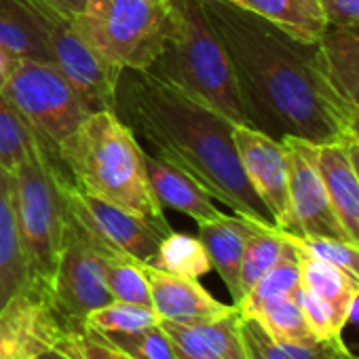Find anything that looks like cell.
Masks as SVG:
<instances>
[{
    "label": "cell",
    "instance_id": "cell-29",
    "mask_svg": "<svg viewBox=\"0 0 359 359\" xmlns=\"http://www.w3.org/2000/svg\"><path fill=\"white\" fill-rule=\"evenodd\" d=\"M248 317L258 321L262 325V330L275 340L302 342V340H313L315 338L309 323H306V317H304L298 300L294 298V294L273 298V300L264 302L262 306H258Z\"/></svg>",
    "mask_w": 359,
    "mask_h": 359
},
{
    "label": "cell",
    "instance_id": "cell-5",
    "mask_svg": "<svg viewBox=\"0 0 359 359\" xmlns=\"http://www.w3.org/2000/svg\"><path fill=\"white\" fill-rule=\"evenodd\" d=\"M66 175L68 173L60 158L43 142H39L24 163L11 173L30 285L45 294L51 287L62 245Z\"/></svg>",
    "mask_w": 359,
    "mask_h": 359
},
{
    "label": "cell",
    "instance_id": "cell-2",
    "mask_svg": "<svg viewBox=\"0 0 359 359\" xmlns=\"http://www.w3.org/2000/svg\"><path fill=\"white\" fill-rule=\"evenodd\" d=\"M116 114L154 154L191 173L212 199L237 216L275 226L243 171L231 118L146 70L129 68L118 76Z\"/></svg>",
    "mask_w": 359,
    "mask_h": 359
},
{
    "label": "cell",
    "instance_id": "cell-9",
    "mask_svg": "<svg viewBox=\"0 0 359 359\" xmlns=\"http://www.w3.org/2000/svg\"><path fill=\"white\" fill-rule=\"evenodd\" d=\"M39 24L51 62L64 72L91 112H116V85L123 70L110 66L81 34L74 20L51 0H24Z\"/></svg>",
    "mask_w": 359,
    "mask_h": 359
},
{
    "label": "cell",
    "instance_id": "cell-16",
    "mask_svg": "<svg viewBox=\"0 0 359 359\" xmlns=\"http://www.w3.org/2000/svg\"><path fill=\"white\" fill-rule=\"evenodd\" d=\"M144 163H146V173L150 180L154 199L163 210L169 208L173 212L191 216L195 222H205L222 216V212L214 205L212 195L191 173L169 163L167 158L146 150H144Z\"/></svg>",
    "mask_w": 359,
    "mask_h": 359
},
{
    "label": "cell",
    "instance_id": "cell-3",
    "mask_svg": "<svg viewBox=\"0 0 359 359\" xmlns=\"http://www.w3.org/2000/svg\"><path fill=\"white\" fill-rule=\"evenodd\" d=\"M57 158L81 191L137 214L163 237L171 233L150 187L144 148L116 112H91L60 144Z\"/></svg>",
    "mask_w": 359,
    "mask_h": 359
},
{
    "label": "cell",
    "instance_id": "cell-28",
    "mask_svg": "<svg viewBox=\"0 0 359 359\" xmlns=\"http://www.w3.org/2000/svg\"><path fill=\"white\" fill-rule=\"evenodd\" d=\"M39 135L15 104L0 93V167L13 173L39 144Z\"/></svg>",
    "mask_w": 359,
    "mask_h": 359
},
{
    "label": "cell",
    "instance_id": "cell-17",
    "mask_svg": "<svg viewBox=\"0 0 359 359\" xmlns=\"http://www.w3.org/2000/svg\"><path fill=\"white\" fill-rule=\"evenodd\" d=\"M315 163L346 239L359 245V175L348 158L344 142L315 144Z\"/></svg>",
    "mask_w": 359,
    "mask_h": 359
},
{
    "label": "cell",
    "instance_id": "cell-20",
    "mask_svg": "<svg viewBox=\"0 0 359 359\" xmlns=\"http://www.w3.org/2000/svg\"><path fill=\"white\" fill-rule=\"evenodd\" d=\"M235 5L304 43H319L330 28L321 0H235Z\"/></svg>",
    "mask_w": 359,
    "mask_h": 359
},
{
    "label": "cell",
    "instance_id": "cell-45",
    "mask_svg": "<svg viewBox=\"0 0 359 359\" xmlns=\"http://www.w3.org/2000/svg\"><path fill=\"white\" fill-rule=\"evenodd\" d=\"M229 3H235V0H229Z\"/></svg>",
    "mask_w": 359,
    "mask_h": 359
},
{
    "label": "cell",
    "instance_id": "cell-13",
    "mask_svg": "<svg viewBox=\"0 0 359 359\" xmlns=\"http://www.w3.org/2000/svg\"><path fill=\"white\" fill-rule=\"evenodd\" d=\"M64 197L68 208L121 254L142 264L152 262L163 235L144 218L102 197L81 191L68 175L64 180Z\"/></svg>",
    "mask_w": 359,
    "mask_h": 359
},
{
    "label": "cell",
    "instance_id": "cell-6",
    "mask_svg": "<svg viewBox=\"0 0 359 359\" xmlns=\"http://www.w3.org/2000/svg\"><path fill=\"white\" fill-rule=\"evenodd\" d=\"M74 24L116 70H148L167 34L169 0H87Z\"/></svg>",
    "mask_w": 359,
    "mask_h": 359
},
{
    "label": "cell",
    "instance_id": "cell-25",
    "mask_svg": "<svg viewBox=\"0 0 359 359\" xmlns=\"http://www.w3.org/2000/svg\"><path fill=\"white\" fill-rule=\"evenodd\" d=\"M300 281H302L300 256H298V250H296V245L292 243V239L287 235V248H285L283 256L279 258V262L271 271H266L258 279V283L235 306L243 317H248L258 306H262L264 302H269L273 298H279V296L294 294L300 287Z\"/></svg>",
    "mask_w": 359,
    "mask_h": 359
},
{
    "label": "cell",
    "instance_id": "cell-11",
    "mask_svg": "<svg viewBox=\"0 0 359 359\" xmlns=\"http://www.w3.org/2000/svg\"><path fill=\"white\" fill-rule=\"evenodd\" d=\"M64 336V321L39 287H26L0 311V359H39Z\"/></svg>",
    "mask_w": 359,
    "mask_h": 359
},
{
    "label": "cell",
    "instance_id": "cell-19",
    "mask_svg": "<svg viewBox=\"0 0 359 359\" xmlns=\"http://www.w3.org/2000/svg\"><path fill=\"white\" fill-rule=\"evenodd\" d=\"M26 287H30V277L15 212L13 182L11 173L0 167V311Z\"/></svg>",
    "mask_w": 359,
    "mask_h": 359
},
{
    "label": "cell",
    "instance_id": "cell-43",
    "mask_svg": "<svg viewBox=\"0 0 359 359\" xmlns=\"http://www.w3.org/2000/svg\"><path fill=\"white\" fill-rule=\"evenodd\" d=\"M39 359H72V357H70V355H66L62 348H57V346H55V348L47 351L45 355H41Z\"/></svg>",
    "mask_w": 359,
    "mask_h": 359
},
{
    "label": "cell",
    "instance_id": "cell-37",
    "mask_svg": "<svg viewBox=\"0 0 359 359\" xmlns=\"http://www.w3.org/2000/svg\"><path fill=\"white\" fill-rule=\"evenodd\" d=\"M18 60H20V57H18L15 53H11V51L5 49V47H0V89L5 87V83H7L9 76L13 74Z\"/></svg>",
    "mask_w": 359,
    "mask_h": 359
},
{
    "label": "cell",
    "instance_id": "cell-34",
    "mask_svg": "<svg viewBox=\"0 0 359 359\" xmlns=\"http://www.w3.org/2000/svg\"><path fill=\"white\" fill-rule=\"evenodd\" d=\"M290 239L298 248V252L342 269L348 277H353L359 283V245L357 243H351L346 239H325V237L300 239V237L290 235Z\"/></svg>",
    "mask_w": 359,
    "mask_h": 359
},
{
    "label": "cell",
    "instance_id": "cell-26",
    "mask_svg": "<svg viewBox=\"0 0 359 359\" xmlns=\"http://www.w3.org/2000/svg\"><path fill=\"white\" fill-rule=\"evenodd\" d=\"M150 266L171 273V275L191 277V279H201L203 275L212 271V262L208 258V252L201 239L187 235V233H175V231H171L169 235L161 239Z\"/></svg>",
    "mask_w": 359,
    "mask_h": 359
},
{
    "label": "cell",
    "instance_id": "cell-10",
    "mask_svg": "<svg viewBox=\"0 0 359 359\" xmlns=\"http://www.w3.org/2000/svg\"><path fill=\"white\" fill-rule=\"evenodd\" d=\"M290 171V231L300 239H346L323 187L315 163V144L283 137ZM348 241V239H346Z\"/></svg>",
    "mask_w": 359,
    "mask_h": 359
},
{
    "label": "cell",
    "instance_id": "cell-8",
    "mask_svg": "<svg viewBox=\"0 0 359 359\" xmlns=\"http://www.w3.org/2000/svg\"><path fill=\"white\" fill-rule=\"evenodd\" d=\"M0 93L15 104L55 156L60 144L91 114L74 85L51 62L20 57Z\"/></svg>",
    "mask_w": 359,
    "mask_h": 359
},
{
    "label": "cell",
    "instance_id": "cell-42",
    "mask_svg": "<svg viewBox=\"0 0 359 359\" xmlns=\"http://www.w3.org/2000/svg\"><path fill=\"white\" fill-rule=\"evenodd\" d=\"M330 359H359V355H355L346 344H342V346H340V348H338Z\"/></svg>",
    "mask_w": 359,
    "mask_h": 359
},
{
    "label": "cell",
    "instance_id": "cell-33",
    "mask_svg": "<svg viewBox=\"0 0 359 359\" xmlns=\"http://www.w3.org/2000/svg\"><path fill=\"white\" fill-rule=\"evenodd\" d=\"M97 334V332H95ZM118 351L127 353L131 359H177L171 340L161 325L148 327L133 334H100Z\"/></svg>",
    "mask_w": 359,
    "mask_h": 359
},
{
    "label": "cell",
    "instance_id": "cell-21",
    "mask_svg": "<svg viewBox=\"0 0 359 359\" xmlns=\"http://www.w3.org/2000/svg\"><path fill=\"white\" fill-rule=\"evenodd\" d=\"M241 336L248 359H330L344 344L342 338H313L302 342L275 340L250 317H241Z\"/></svg>",
    "mask_w": 359,
    "mask_h": 359
},
{
    "label": "cell",
    "instance_id": "cell-18",
    "mask_svg": "<svg viewBox=\"0 0 359 359\" xmlns=\"http://www.w3.org/2000/svg\"><path fill=\"white\" fill-rule=\"evenodd\" d=\"M256 220L243 218V216H218L214 220L197 222L199 226V239L208 252V258L212 262V269L220 275L224 281L233 304L239 302L241 290H239V273H241V260L245 252L248 237L254 229Z\"/></svg>",
    "mask_w": 359,
    "mask_h": 359
},
{
    "label": "cell",
    "instance_id": "cell-23",
    "mask_svg": "<svg viewBox=\"0 0 359 359\" xmlns=\"http://www.w3.org/2000/svg\"><path fill=\"white\" fill-rule=\"evenodd\" d=\"M319 43L338 91L359 110V36L346 28L330 26Z\"/></svg>",
    "mask_w": 359,
    "mask_h": 359
},
{
    "label": "cell",
    "instance_id": "cell-30",
    "mask_svg": "<svg viewBox=\"0 0 359 359\" xmlns=\"http://www.w3.org/2000/svg\"><path fill=\"white\" fill-rule=\"evenodd\" d=\"M156 325H161V317L152 306L121 300H110L89 313L83 321V327L97 334H133Z\"/></svg>",
    "mask_w": 359,
    "mask_h": 359
},
{
    "label": "cell",
    "instance_id": "cell-22",
    "mask_svg": "<svg viewBox=\"0 0 359 359\" xmlns=\"http://www.w3.org/2000/svg\"><path fill=\"white\" fill-rule=\"evenodd\" d=\"M0 47L18 57L51 62L45 36L24 0H0Z\"/></svg>",
    "mask_w": 359,
    "mask_h": 359
},
{
    "label": "cell",
    "instance_id": "cell-4",
    "mask_svg": "<svg viewBox=\"0 0 359 359\" xmlns=\"http://www.w3.org/2000/svg\"><path fill=\"white\" fill-rule=\"evenodd\" d=\"M146 72L180 87L235 125H250L233 62L201 0H169L167 34Z\"/></svg>",
    "mask_w": 359,
    "mask_h": 359
},
{
    "label": "cell",
    "instance_id": "cell-14",
    "mask_svg": "<svg viewBox=\"0 0 359 359\" xmlns=\"http://www.w3.org/2000/svg\"><path fill=\"white\" fill-rule=\"evenodd\" d=\"M146 277L150 285V304L161 321L201 323L220 319L237 309L235 304H224L214 298L199 279L171 275L150 264H146Z\"/></svg>",
    "mask_w": 359,
    "mask_h": 359
},
{
    "label": "cell",
    "instance_id": "cell-41",
    "mask_svg": "<svg viewBox=\"0 0 359 359\" xmlns=\"http://www.w3.org/2000/svg\"><path fill=\"white\" fill-rule=\"evenodd\" d=\"M348 137H353V140L359 142V110H353L351 112V118H348Z\"/></svg>",
    "mask_w": 359,
    "mask_h": 359
},
{
    "label": "cell",
    "instance_id": "cell-15",
    "mask_svg": "<svg viewBox=\"0 0 359 359\" xmlns=\"http://www.w3.org/2000/svg\"><path fill=\"white\" fill-rule=\"evenodd\" d=\"M161 327L171 340L177 359H248L241 336V315L237 309L212 321H161Z\"/></svg>",
    "mask_w": 359,
    "mask_h": 359
},
{
    "label": "cell",
    "instance_id": "cell-40",
    "mask_svg": "<svg viewBox=\"0 0 359 359\" xmlns=\"http://www.w3.org/2000/svg\"><path fill=\"white\" fill-rule=\"evenodd\" d=\"M348 321L359 325V287L353 294V300H351V306H348Z\"/></svg>",
    "mask_w": 359,
    "mask_h": 359
},
{
    "label": "cell",
    "instance_id": "cell-32",
    "mask_svg": "<svg viewBox=\"0 0 359 359\" xmlns=\"http://www.w3.org/2000/svg\"><path fill=\"white\" fill-rule=\"evenodd\" d=\"M294 298L298 300L306 323L313 332L315 338L319 340H332V338H342V330L348 323V313L338 309L336 304L321 300L306 292L302 285L294 292Z\"/></svg>",
    "mask_w": 359,
    "mask_h": 359
},
{
    "label": "cell",
    "instance_id": "cell-1",
    "mask_svg": "<svg viewBox=\"0 0 359 359\" xmlns=\"http://www.w3.org/2000/svg\"><path fill=\"white\" fill-rule=\"evenodd\" d=\"M239 83L250 127L275 137L336 144L355 110L338 91L321 43H304L229 0H201Z\"/></svg>",
    "mask_w": 359,
    "mask_h": 359
},
{
    "label": "cell",
    "instance_id": "cell-12",
    "mask_svg": "<svg viewBox=\"0 0 359 359\" xmlns=\"http://www.w3.org/2000/svg\"><path fill=\"white\" fill-rule=\"evenodd\" d=\"M235 146L243 171L262 205L269 210L275 226L290 231V171L287 150L275 140L250 125H235Z\"/></svg>",
    "mask_w": 359,
    "mask_h": 359
},
{
    "label": "cell",
    "instance_id": "cell-35",
    "mask_svg": "<svg viewBox=\"0 0 359 359\" xmlns=\"http://www.w3.org/2000/svg\"><path fill=\"white\" fill-rule=\"evenodd\" d=\"M57 348H62L72 359H131L127 353L118 351L100 334L83 325L66 327V336L57 344Z\"/></svg>",
    "mask_w": 359,
    "mask_h": 359
},
{
    "label": "cell",
    "instance_id": "cell-31",
    "mask_svg": "<svg viewBox=\"0 0 359 359\" xmlns=\"http://www.w3.org/2000/svg\"><path fill=\"white\" fill-rule=\"evenodd\" d=\"M106 285L112 296V300L121 302H133V304H150V285L146 277V264L121 256V258H110L106 260Z\"/></svg>",
    "mask_w": 359,
    "mask_h": 359
},
{
    "label": "cell",
    "instance_id": "cell-24",
    "mask_svg": "<svg viewBox=\"0 0 359 359\" xmlns=\"http://www.w3.org/2000/svg\"><path fill=\"white\" fill-rule=\"evenodd\" d=\"M285 248H287V235L283 231H279L277 226L260 224V222L254 224L245 243L243 260H241V273H239L241 298L258 283V279L266 271H271L279 262Z\"/></svg>",
    "mask_w": 359,
    "mask_h": 359
},
{
    "label": "cell",
    "instance_id": "cell-7",
    "mask_svg": "<svg viewBox=\"0 0 359 359\" xmlns=\"http://www.w3.org/2000/svg\"><path fill=\"white\" fill-rule=\"evenodd\" d=\"M95 229L79 218L66 203L62 245L47 298L66 327L83 325L85 317L112 300L106 285V260L121 258Z\"/></svg>",
    "mask_w": 359,
    "mask_h": 359
},
{
    "label": "cell",
    "instance_id": "cell-27",
    "mask_svg": "<svg viewBox=\"0 0 359 359\" xmlns=\"http://www.w3.org/2000/svg\"><path fill=\"white\" fill-rule=\"evenodd\" d=\"M298 256H300V273H302L300 285L306 292H311L313 296L327 300L348 313L353 294L357 292L359 283L353 277H348L342 269H338L325 260L306 256L302 252H298Z\"/></svg>",
    "mask_w": 359,
    "mask_h": 359
},
{
    "label": "cell",
    "instance_id": "cell-38",
    "mask_svg": "<svg viewBox=\"0 0 359 359\" xmlns=\"http://www.w3.org/2000/svg\"><path fill=\"white\" fill-rule=\"evenodd\" d=\"M51 3L72 20L83 18L87 13V0H51Z\"/></svg>",
    "mask_w": 359,
    "mask_h": 359
},
{
    "label": "cell",
    "instance_id": "cell-36",
    "mask_svg": "<svg viewBox=\"0 0 359 359\" xmlns=\"http://www.w3.org/2000/svg\"><path fill=\"white\" fill-rule=\"evenodd\" d=\"M321 5L330 26H359V0H321Z\"/></svg>",
    "mask_w": 359,
    "mask_h": 359
},
{
    "label": "cell",
    "instance_id": "cell-44",
    "mask_svg": "<svg viewBox=\"0 0 359 359\" xmlns=\"http://www.w3.org/2000/svg\"><path fill=\"white\" fill-rule=\"evenodd\" d=\"M348 32H353L355 36H359V26H351V28H346Z\"/></svg>",
    "mask_w": 359,
    "mask_h": 359
},
{
    "label": "cell",
    "instance_id": "cell-39",
    "mask_svg": "<svg viewBox=\"0 0 359 359\" xmlns=\"http://www.w3.org/2000/svg\"><path fill=\"white\" fill-rule=\"evenodd\" d=\"M344 148H346L348 158H351V163H353V167H355V171L359 175V142L353 140V137H346L344 140Z\"/></svg>",
    "mask_w": 359,
    "mask_h": 359
}]
</instances>
